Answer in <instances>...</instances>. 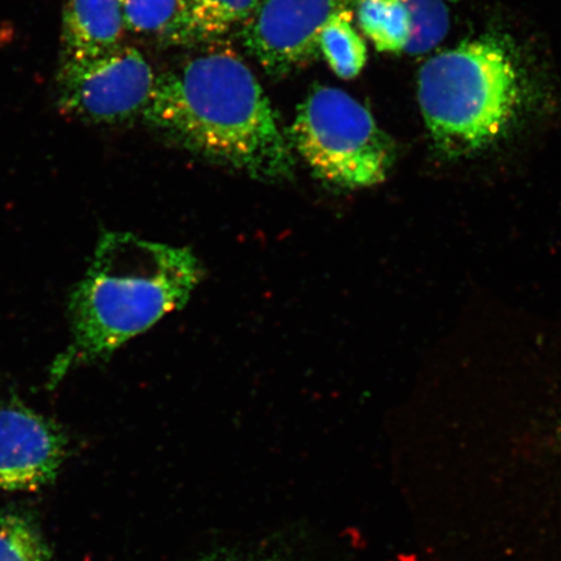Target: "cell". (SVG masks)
<instances>
[{"instance_id":"6da1fadb","label":"cell","mask_w":561,"mask_h":561,"mask_svg":"<svg viewBox=\"0 0 561 561\" xmlns=\"http://www.w3.org/2000/svg\"><path fill=\"white\" fill-rule=\"evenodd\" d=\"M145 122L184 149L265 181L293 178L289 138L261 83L230 48L203 50L157 77Z\"/></svg>"},{"instance_id":"7a4b0ae2","label":"cell","mask_w":561,"mask_h":561,"mask_svg":"<svg viewBox=\"0 0 561 561\" xmlns=\"http://www.w3.org/2000/svg\"><path fill=\"white\" fill-rule=\"evenodd\" d=\"M202 278L201 263L188 249L123 231L104 233L85 276L69 294L72 340L53 363L48 388L55 389L76 367L107 359L180 310Z\"/></svg>"},{"instance_id":"3957f363","label":"cell","mask_w":561,"mask_h":561,"mask_svg":"<svg viewBox=\"0 0 561 561\" xmlns=\"http://www.w3.org/2000/svg\"><path fill=\"white\" fill-rule=\"evenodd\" d=\"M417 98L436 149L447 158L469 157L516 124L525 72L507 38L483 34L432 56L420 69Z\"/></svg>"},{"instance_id":"277c9868","label":"cell","mask_w":561,"mask_h":561,"mask_svg":"<svg viewBox=\"0 0 561 561\" xmlns=\"http://www.w3.org/2000/svg\"><path fill=\"white\" fill-rule=\"evenodd\" d=\"M287 138L314 178L341 188L382 184L397 159L394 139L367 107L336 88L311 90Z\"/></svg>"},{"instance_id":"5b68a950","label":"cell","mask_w":561,"mask_h":561,"mask_svg":"<svg viewBox=\"0 0 561 561\" xmlns=\"http://www.w3.org/2000/svg\"><path fill=\"white\" fill-rule=\"evenodd\" d=\"M136 47L118 46L81 60H61L56 103L62 115L90 124H118L142 115L157 82Z\"/></svg>"},{"instance_id":"8992f818","label":"cell","mask_w":561,"mask_h":561,"mask_svg":"<svg viewBox=\"0 0 561 561\" xmlns=\"http://www.w3.org/2000/svg\"><path fill=\"white\" fill-rule=\"evenodd\" d=\"M354 0H261L241 27L242 45L266 73L285 77L319 58L322 27Z\"/></svg>"},{"instance_id":"52a82bcc","label":"cell","mask_w":561,"mask_h":561,"mask_svg":"<svg viewBox=\"0 0 561 561\" xmlns=\"http://www.w3.org/2000/svg\"><path fill=\"white\" fill-rule=\"evenodd\" d=\"M68 437L53 419L18 399L0 405V491L32 493L58 477Z\"/></svg>"},{"instance_id":"ba28073f","label":"cell","mask_w":561,"mask_h":561,"mask_svg":"<svg viewBox=\"0 0 561 561\" xmlns=\"http://www.w3.org/2000/svg\"><path fill=\"white\" fill-rule=\"evenodd\" d=\"M125 31L121 0H65L61 60L90 59L115 50Z\"/></svg>"},{"instance_id":"9c48e42d","label":"cell","mask_w":561,"mask_h":561,"mask_svg":"<svg viewBox=\"0 0 561 561\" xmlns=\"http://www.w3.org/2000/svg\"><path fill=\"white\" fill-rule=\"evenodd\" d=\"M357 23L377 51L405 53L412 37V18L404 0H354Z\"/></svg>"},{"instance_id":"30bf717a","label":"cell","mask_w":561,"mask_h":561,"mask_svg":"<svg viewBox=\"0 0 561 561\" xmlns=\"http://www.w3.org/2000/svg\"><path fill=\"white\" fill-rule=\"evenodd\" d=\"M125 30L167 44L191 42L185 0H121Z\"/></svg>"},{"instance_id":"8fae6325","label":"cell","mask_w":561,"mask_h":561,"mask_svg":"<svg viewBox=\"0 0 561 561\" xmlns=\"http://www.w3.org/2000/svg\"><path fill=\"white\" fill-rule=\"evenodd\" d=\"M353 9L341 10L327 21L319 47L328 66L342 80H353L367 65V45L353 26Z\"/></svg>"},{"instance_id":"7c38bea8","label":"cell","mask_w":561,"mask_h":561,"mask_svg":"<svg viewBox=\"0 0 561 561\" xmlns=\"http://www.w3.org/2000/svg\"><path fill=\"white\" fill-rule=\"evenodd\" d=\"M261 0H185L191 42L210 41L243 25Z\"/></svg>"},{"instance_id":"4fadbf2b","label":"cell","mask_w":561,"mask_h":561,"mask_svg":"<svg viewBox=\"0 0 561 561\" xmlns=\"http://www.w3.org/2000/svg\"><path fill=\"white\" fill-rule=\"evenodd\" d=\"M0 561H53V553L30 517L0 510Z\"/></svg>"},{"instance_id":"5bb4252c","label":"cell","mask_w":561,"mask_h":561,"mask_svg":"<svg viewBox=\"0 0 561 561\" xmlns=\"http://www.w3.org/2000/svg\"><path fill=\"white\" fill-rule=\"evenodd\" d=\"M412 18V37L405 53L421 55L433 50L450 26L447 0H404Z\"/></svg>"},{"instance_id":"9a60e30c","label":"cell","mask_w":561,"mask_h":561,"mask_svg":"<svg viewBox=\"0 0 561 561\" xmlns=\"http://www.w3.org/2000/svg\"><path fill=\"white\" fill-rule=\"evenodd\" d=\"M205 561H297L291 560L289 557L283 556V553L261 551L250 553H224V556H216L208 558Z\"/></svg>"}]
</instances>
